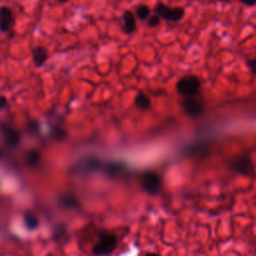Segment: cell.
<instances>
[{
	"instance_id": "8fae6325",
	"label": "cell",
	"mask_w": 256,
	"mask_h": 256,
	"mask_svg": "<svg viewBox=\"0 0 256 256\" xmlns=\"http://www.w3.org/2000/svg\"><path fill=\"white\" fill-rule=\"evenodd\" d=\"M1 129H2L3 136H4V140H5V142L8 146L15 147L19 144L20 136H19V133L16 130H14L13 128H11L7 125H3L1 127Z\"/></svg>"
},
{
	"instance_id": "5bb4252c",
	"label": "cell",
	"mask_w": 256,
	"mask_h": 256,
	"mask_svg": "<svg viewBox=\"0 0 256 256\" xmlns=\"http://www.w3.org/2000/svg\"><path fill=\"white\" fill-rule=\"evenodd\" d=\"M32 56L36 66L41 67L47 60V50L44 47H36L32 52Z\"/></svg>"
},
{
	"instance_id": "44dd1931",
	"label": "cell",
	"mask_w": 256,
	"mask_h": 256,
	"mask_svg": "<svg viewBox=\"0 0 256 256\" xmlns=\"http://www.w3.org/2000/svg\"><path fill=\"white\" fill-rule=\"evenodd\" d=\"M247 66H248V68H250L252 73L256 72V61L254 59L247 60Z\"/></svg>"
},
{
	"instance_id": "30bf717a",
	"label": "cell",
	"mask_w": 256,
	"mask_h": 256,
	"mask_svg": "<svg viewBox=\"0 0 256 256\" xmlns=\"http://www.w3.org/2000/svg\"><path fill=\"white\" fill-rule=\"evenodd\" d=\"M52 239L59 244H66L69 241L67 225L63 222H59L54 226Z\"/></svg>"
},
{
	"instance_id": "5b68a950",
	"label": "cell",
	"mask_w": 256,
	"mask_h": 256,
	"mask_svg": "<svg viewBox=\"0 0 256 256\" xmlns=\"http://www.w3.org/2000/svg\"><path fill=\"white\" fill-rule=\"evenodd\" d=\"M229 169L243 176L253 175V163L248 155L237 156L229 162Z\"/></svg>"
},
{
	"instance_id": "52a82bcc",
	"label": "cell",
	"mask_w": 256,
	"mask_h": 256,
	"mask_svg": "<svg viewBox=\"0 0 256 256\" xmlns=\"http://www.w3.org/2000/svg\"><path fill=\"white\" fill-rule=\"evenodd\" d=\"M182 108L184 112L191 117L199 116L203 112V106L193 96L184 98L182 102Z\"/></svg>"
},
{
	"instance_id": "ffe728a7",
	"label": "cell",
	"mask_w": 256,
	"mask_h": 256,
	"mask_svg": "<svg viewBox=\"0 0 256 256\" xmlns=\"http://www.w3.org/2000/svg\"><path fill=\"white\" fill-rule=\"evenodd\" d=\"M160 19H161V18H160L159 16H157V15H153V16L149 17V19H148V25H149V27L154 28V27L158 26V25L160 24V21H161Z\"/></svg>"
},
{
	"instance_id": "d4e9b609",
	"label": "cell",
	"mask_w": 256,
	"mask_h": 256,
	"mask_svg": "<svg viewBox=\"0 0 256 256\" xmlns=\"http://www.w3.org/2000/svg\"><path fill=\"white\" fill-rule=\"evenodd\" d=\"M57 2H59V3H65V2H67L68 0H56Z\"/></svg>"
},
{
	"instance_id": "8992f818",
	"label": "cell",
	"mask_w": 256,
	"mask_h": 256,
	"mask_svg": "<svg viewBox=\"0 0 256 256\" xmlns=\"http://www.w3.org/2000/svg\"><path fill=\"white\" fill-rule=\"evenodd\" d=\"M155 12L160 18L172 22L181 20L185 13L184 9L181 7H169L164 3H158L155 7Z\"/></svg>"
},
{
	"instance_id": "603a6c76",
	"label": "cell",
	"mask_w": 256,
	"mask_h": 256,
	"mask_svg": "<svg viewBox=\"0 0 256 256\" xmlns=\"http://www.w3.org/2000/svg\"><path fill=\"white\" fill-rule=\"evenodd\" d=\"M6 105V99L4 97H0V109Z\"/></svg>"
},
{
	"instance_id": "6da1fadb",
	"label": "cell",
	"mask_w": 256,
	"mask_h": 256,
	"mask_svg": "<svg viewBox=\"0 0 256 256\" xmlns=\"http://www.w3.org/2000/svg\"><path fill=\"white\" fill-rule=\"evenodd\" d=\"M118 245V237L114 233L102 232L99 234L98 242L92 248L94 256H108L112 254Z\"/></svg>"
},
{
	"instance_id": "9c48e42d",
	"label": "cell",
	"mask_w": 256,
	"mask_h": 256,
	"mask_svg": "<svg viewBox=\"0 0 256 256\" xmlns=\"http://www.w3.org/2000/svg\"><path fill=\"white\" fill-rule=\"evenodd\" d=\"M101 170L109 177L116 178L120 177V175L126 170V166L119 162H107L102 165Z\"/></svg>"
},
{
	"instance_id": "7402d4cb",
	"label": "cell",
	"mask_w": 256,
	"mask_h": 256,
	"mask_svg": "<svg viewBox=\"0 0 256 256\" xmlns=\"http://www.w3.org/2000/svg\"><path fill=\"white\" fill-rule=\"evenodd\" d=\"M239 1L247 6H254L256 3V0H239Z\"/></svg>"
},
{
	"instance_id": "4fadbf2b",
	"label": "cell",
	"mask_w": 256,
	"mask_h": 256,
	"mask_svg": "<svg viewBox=\"0 0 256 256\" xmlns=\"http://www.w3.org/2000/svg\"><path fill=\"white\" fill-rule=\"evenodd\" d=\"M124 21V31L128 34H131L136 29V20L134 14L130 10H126L123 14Z\"/></svg>"
},
{
	"instance_id": "277c9868",
	"label": "cell",
	"mask_w": 256,
	"mask_h": 256,
	"mask_svg": "<svg viewBox=\"0 0 256 256\" xmlns=\"http://www.w3.org/2000/svg\"><path fill=\"white\" fill-rule=\"evenodd\" d=\"M200 87H201L200 79L192 75L183 77L176 84V89L178 93L185 97L194 96L198 92Z\"/></svg>"
},
{
	"instance_id": "d6986e66",
	"label": "cell",
	"mask_w": 256,
	"mask_h": 256,
	"mask_svg": "<svg viewBox=\"0 0 256 256\" xmlns=\"http://www.w3.org/2000/svg\"><path fill=\"white\" fill-rule=\"evenodd\" d=\"M66 131L62 128H54L51 132V136L53 139L57 140V141H61V140H64L66 138Z\"/></svg>"
},
{
	"instance_id": "4316f807",
	"label": "cell",
	"mask_w": 256,
	"mask_h": 256,
	"mask_svg": "<svg viewBox=\"0 0 256 256\" xmlns=\"http://www.w3.org/2000/svg\"><path fill=\"white\" fill-rule=\"evenodd\" d=\"M1 155H2V152H1V150H0V157H1Z\"/></svg>"
},
{
	"instance_id": "ba28073f",
	"label": "cell",
	"mask_w": 256,
	"mask_h": 256,
	"mask_svg": "<svg viewBox=\"0 0 256 256\" xmlns=\"http://www.w3.org/2000/svg\"><path fill=\"white\" fill-rule=\"evenodd\" d=\"M57 204L61 209L71 210L78 208L80 203L78 198L72 193H62L57 197Z\"/></svg>"
},
{
	"instance_id": "7a4b0ae2",
	"label": "cell",
	"mask_w": 256,
	"mask_h": 256,
	"mask_svg": "<svg viewBox=\"0 0 256 256\" xmlns=\"http://www.w3.org/2000/svg\"><path fill=\"white\" fill-rule=\"evenodd\" d=\"M140 185L147 194L155 196L161 191L162 181L156 172L145 171L140 176Z\"/></svg>"
},
{
	"instance_id": "2e32d148",
	"label": "cell",
	"mask_w": 256,
	"mask_h": 256,
	"mask_svg": "<svg viewBox=\"0 0 256 256\" xmlns=\"http://www.w3.org/2000/svg\"><path fill=\"white\" fill-rule=\"evenodd\" d=\"M40 159H41L40 153L35 149H31L27 151L25 155V161L29 167H36L40 163Z\"/></svg>"
},
{
	"instance_id": "9a60e30c",
	"label": "cell",
	"mask_w": 256,
	"mask_h": 256,
	"mask_svg": "<svg viewBox=\"0 0 256 256\" xmlns=\"http://www.w3.org/2000/svg\"><path fill=\"white\" fill-rule=\"evenodd\" d=\"M25 226L28 230H35L39 226V219L37 216L30 210H27L23 215Z\"/></svg>"
},
{
	"instance_id": "3957f363",
	"label": "cell",
	"mask_w": 256,
	"mask_h": 256,
	"mask_svg": "<svg viewBox=\"0 0 256 256\" xmlns=\"http://www.w3.org/2000/svg\"><path fill=\"white\" fill-rule=\"evenodd\" d=\"M103 163L94 156H86L81 158L72 168V172L79 175H89L101 170Z\"/></svg>"
},
{
	"instance_id": "cb8c5ba5",
	"label": "cell",
	"mask_w": 256,
	"mask_h": 256,
	"mask_svg": "<svg viewBox=\"0 0 256 256\" xmlns=\"http://www.w3.org/2000/svg\"><path fill=\"white\" fill-rule=\"evenodd\" d=\"M144 256H161V255L158 253H154V252H148Z\"/></svg>"
},
{
	"instance_id": "7c38bea8",
	"label": "cell",
	"mask_w": 256,
	"mask_h": 256,
	"mask_svg": "<svg viewBox=\"0 0 256 256\" xmlns=\"http://www.w3.org/2000/svg\"><path fill=\"white\" fill-rule=\"evenodd\" d=\"M12 24V12L8 7L0 8V29L7 31Z\"/></svg>"
},
{
	"instance_id": "ac0fdd59",
	"label": "cell",
	"mask_w": 256,
	"mask_h": 256,
	"mask_svg": "<svg viewBox=\"0 0 256 256\" xmlns=\"http://www.w3.org/2000/svg\"><path fill=\"white\" fill-rule=\"evenodd\" d=\"M136 15L140 20H146L150 15V9L147 5H139L136 9Z\"/></svg>"
},
{
	"instance_id": "484cf974",
	"label": "cell",
	"mask_w": 256,
	"mask_h": 256,
	"mask_svg": "<svg viewBox=\"0 0 256 256\" xmlns=\"http://www.w3.org/2000/svg\"><path fill=\"white\" fill-rule=\"evenodd\" d=\"M219 1H225V2H227V1H229V0H219Z\"/></svg>"
},
{
	"instance_id": "e0dca14e",
	"label": "cell",
	"mask_w": 256,
	"mask_h": 256,
	"mask_svg": "<svg viewBox=\"0 0 256 256\" xmlns=\"http://www.w3.org/2000/svg\"><path fill=\"white\" fill-rule=\"evenodd\" d=\"M134 103L140 109H148L151 105L149 97L145 93H142V92H139L137 94V96L135 97Z\"/></svg>"
}]
</instances>
